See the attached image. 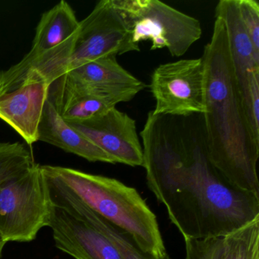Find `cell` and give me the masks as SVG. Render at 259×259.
<instances>
[{
	"instance_id": "20",
	"label": "cell",
	"mask_w": 259,
	"mask_h": 259,
	"mask_svg": "<svg viewBox=\"0 0 259 259\" xmlns=\"http://www.w3.org/2000/svg\"><path fill=\"white\" fill-rule=\"evenodd\" d=\"M239 15L244 28L259 54V4L256 0H238Z\"/></svg>"
},
{
	"instance_id": "3",
	"label": "cell",
	"mask_w": 259,
	"mask_h": 259,
	"mask_svg": "<svg viewBox=\"0 0 259 259\" xmlns=\"http://www.w3.org/2000/svg\"><path fill=\"white\" fill-rule=\"evenodd\" d=\"M140 51L113 0H101L79 22L78 31L60 46L27 63H16L4 72L6 84L16 89L26 83L51 84L69 71L89 62Z\"/></svg>"
},
{
	"instance_id": "9",
	"label": "cell",
	"mask_w": 259,
	"mask_h": 259,
	"mask_svg": "<svg viewBox=\"0 0 259 259\" xmlns=\"http://www.w3.org/2000/svg\"><path fill=\"white\" fill-rule=\"evenodd\" d=\"M68 124L111 157L115 163L143 166V148L136 121L116 107L89 120Z\"/></svg>"
},
{
	"instance_id": "12",
	"label": "cell",
	"mask_w": 259,
	"mask_h": 259,
	"mask_svg": "<svg viewBox=\"0 0 259 259\" xmlns=\"http://www.w3.org/2000/svg\"><path fill=\"white\" fill-rule=\"evenodd\" d=\"M50 85L44 81L26 83L0 95V119L8 124L26 142H38V130Z\"/></svg>"
},
{
	"instance_id": "11",
	"label": "cell",
	"mask_w": 259,
	"mask_h": 259,
	"mask_svg": "<svg viewBox=\"0 0 259 259\" xmlns=\"http://www.w3.org/2000/svg\"><path fill=\"white\" fill-rule=\"evenodd\" d=\"M48 196L51 204L64 209L76 218L90 224L102 233L113 243L122 259H171L166 253L156 256L144 252L131 236L122 229L110 224L107 220L88 207L70 189L60 180L43 172Z\"/></svg>"
},
{
	"instance_id": "4",
	"label": "cell",
	"mask_w": 259,
	"mask_h": 259,
	"mask_svg": "<svg viewBox=\"0 0 259 259\" xmlns=\"http://www.w3.org/2000/svg\"><path fill=\"white\" fill-rule=\"evenodd\" d=\"M41 169L100 216L126 232L144 252L156 256L167 253L157 217L135 188L116 179L72 168L41 165Z\"/></svg>"
},
{
	"instance_id": "8",
	"label": "cell",
	"mask_w": 259,
	"mask_h": 259,
	"mask_svg": "<svg viewBox=\"0 0 259 259\" xmlns=\"http://www.w3.org/2000/svg\"><path fill=\"white\" fill-rule=\"evenodd\" d=\"M215 18L222 19L225 25L230 57L247 117L253 133L259 139L251 110V102L259 99V54L254 51L241 20L238 0L219 1L215 7Z\"/></svg>"
},
{
	"instance_id": "17",
	"label": "cell",
	"mask_w": 259,
	"mask_h": 259,
	"mask_svg": "<svg viewBox=\"0 0 259 259\" xmlns=\"http://www.w3.org/2000/svg\"><path fill=\"white\" fill-rule=\"evenodd\" d=\"M223 259H259V218L223 237Z\"/></svg>"
},
{
	"instance_id": "19",
	"label": "cell",
	"mask_w": 259,
	"mask_h": 259,
	"mask_svg": "<svg viewBox=\"0 0 259 259\" xmlns=\"http://www.w3.org/2000/svg\"><path fill=\"white\" fill-rule=\"evenodd\" d=\"M186 259H223V237L186 239Z\"/></svg>"
},
{
	"instance_id": "5",
	"label": "cell",
	"mask_w": 259,
	"mask_h": 259,
	"mask_svg": "<svg viewBox=\"0 0 259 259\" xmlns=\"http://www.w3.org/2000/svg\"><path fill=\"white\" fill-rule=\"evenodd\" d=\"M51 201L40 165L0 185V250L8 242L34 240L49 227Z\"/></svg>"
},
{
	"instance_id": "15",
	"label": "cell",
	"mask_w": 259,
	"mask_h": 259,
	"mask_svg": "<svg viewBox=\"0 0 259 259\" xmlns=\"http://www.w3.org/2000/svg\"><path fill=\"white\" fill-rule=\"evenodd\" d=\"M39 141L54 145L90 162L116 164L111 157L63 120L48 99L44 107L39 125Z\"/></svg>"
},
{
	"instance_id": "1",
	"label": "cell",
	"mask_w": 259,
	"mask_h": 259,
	"mask_svg": "<svg viewBox=\"0 0 259 259\" xmlns=\"http://www.w3.org/2000/svg\"><path fill=\"white\" fill-rule=\"evenodd\" d=\"M140 136L148 189L185 240L224 237L259 218V195L233 186L210 160L203 114L151 110Z\"/></svg>"
},
{
	"instance_id": "18",
	"label": "cell",
	"mask_w": 259,
	"mask_h": 259,
	"mask_svg": "<svg viewBox=\"0 0 259 259\" xmlns=\"http://www.w3.org/2000/svg\"><path fill=\"white\" fill-rule=\"evenodd\" d=\"M34 163L32 154L23 144L0 142V185L28 170Z\"/></svg>"
},
{
	"instance_id": "14",
	"label": "cell",
	"mask_w": 259,
	"mask_h": 259,
	"mask_svg": "<svg viewBox=\"0 0 259 259\" xmlns=\"http://www.w3.org/2000/svg\"><path fill=\"white\" fill-rule=\"evenodd\" d=\"M58 79L74 87L101 93L135 92L139 94L146 87L145 83L118 63L116 57L89 62L69 71Z\"/></svg>"
},
{
	"instance_id": "10",
	"label": "cell",
	"mask_w": 259,
	"mask_h": 259,
	"mask_svg": "<svg viewBox=\"0 0 259 259\" xmlns=\"http://www.w3.org/2000/svg\"><path fill=\"white\" fill-rule=\"evenodd\" d=\"M49 227L57 248L75 259H122L107 236L51 203Z\"/></svg>"
},
{
	"instance_id": "16",
	"label": "cell",
	"mask_w": 259,
	"mask_h": 259,
	"mask_svg": "<svg viewBox=\"0 0 259 259\" xmlns=\"http://www.w3.org/2000/svg\"><path fill=\"white\" fill-rule=\"evenodd\" d=\"M79 27L75 11L65 0L43 13L36 28L32 47L19 61L27 63L64 43Z\"/></svg>"
},
{
	"instance_id": "2",
	"label": "cell",
	"mask_w": 259,
	"mask_h": 259,
	"mask_svg": "<svg viewBox=\"0 0 259 259\" xmlns=\"http://www.w3.org/2000/svg\"><path fill=\"white\" fill-rule=\"evenodd\" d=\"M206 145L215 167L231 184L259 195V139L247 117L230 57L224 21L215 18L204 47Z\"/></svg>"
},
{
	"instance_id": "6",
	"label": "cell",
	"mask_w": 259,
	"mask_h": 259,
	"mask_svg": "<svg viewBox=\"0 0 259 259\" xmlns=\"http://www.w3.org/2000/svg\"><path fill=\"white\" fill-rule=\"evenodd\" d=\"M139 45L150 40L151 51L166 48L174 57L184 55L201 38V23L158 0H113Z\"/></svg>"
},
{
	"instance_id": "7",
	"label": "cell",
	"mask_w": 259,
	"mask_h": 259,
	"mask_svg": "<svg viewBox=\"0 0 259 259\" xmlns=\"http://www.w3.org/2000/svg\"><path fill=\"white\" fill-rule=\"evenodd\" d=\"M154 114L188 116L206 112L202 59H189L157 66L151 74Z\"/></svg>"
},
{
	"instance_id": "13",
	"label": "cell",
	"mask_w": 259,
	"mask_h": 259,
	"mask_svg": "<svg viewBox=\"0 0 259 259\" xmlns=\"http://www.w3.org/2000/svg\"><path fill=\"white\" fill-rule=\"evenodd\" d=\"M138 93H101L78 89L56 79L50 85L48 101L67 123L84 122L115 108L119 103L128 102Z\"/></svg>"
}]
</instances>
